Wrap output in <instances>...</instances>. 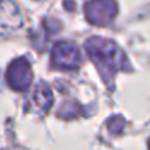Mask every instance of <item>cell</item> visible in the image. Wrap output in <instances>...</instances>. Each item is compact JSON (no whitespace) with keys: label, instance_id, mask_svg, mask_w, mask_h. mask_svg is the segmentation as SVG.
<instances>
[{"label":"cell","instance_id":"6da1fadb","mask_svg":"<svg viewBox=\"0 0 150 150\" xmlns=\"http://www.w3.org/2000/svg\"><path fill=\"white\" fill-rule=\"evenodd\" d=\"M84 47L88 57L98 65L103 78H105V74L113 75L125 69L127 58L115 42L100 37H92L86 41Z\"/></svg>","mask_w":150,"mask_h":150},{"label":"cell","instance_id":"7a4b0ae2","mask_svg":"<svg viewBox=\"0 0 150 150\" xmlns=\"http://www.w3.org/2000/svg\"><path fill=\"white\" fill-rule=\"evenodd\" d=\"M117 4L115 0H90L84 5V15L93 25H107L116 17Z\"/></svg>","mask_w":150,"mask_h":150},{"label":"cell","instance_id":"3957f363","mask_svg":"<svg viewBox=\"0 0 150 150\" xmlns=\"http://www.w3.org/2000/svg\"><path fill=\"white\" fill-rule=\"evenodd\" d=\"M80 53L74 44L61 41L54 46L52 52V65L61 70H74L79 66Z\"/></svg>","mask_w":150,"mask_h":150},{"label":"cell","instance_id":"277c9868","mask_svg":"<svg viewBox=\"0 0 150 150\" xmlns=\"http://www.w3.org/2000/svg\"><path fill=\"white\" fill-rule=\"evenodd\" d=\"M7 82L12 90L15 91H26L32 83V70L30 65L25 58H17L7 70Z\"/></svg>","mask_w":150,"mask_h":150},{"label":"cell","instance_id":"5b68a950","mask_svg":"<svg viewBox=\"0 0 150 150\" xmlns=\"http://www.w3.org/2000/svg\"><path fill=\"white\" fill-rule=\"evenodd\" d=\"M20 11L12 0H0V32L11 30L21 26Z\"/></svg>","mask_w":150,"mask_h":150},{"label":"cell","instance_id":"8992f818","mask_svg":"<svg viewBox=\"0 0 150 150\" xmlns=\"http://www.w3.org/2000/svg\"><path fill=\"white\" fill-rule=\"evenodd\" d=\"M33 103L38 111L46 112L53 104V95L45 83H40L33 93Z\"/></svg>","mask_w":150,"mask_h":150}]
</instances>
